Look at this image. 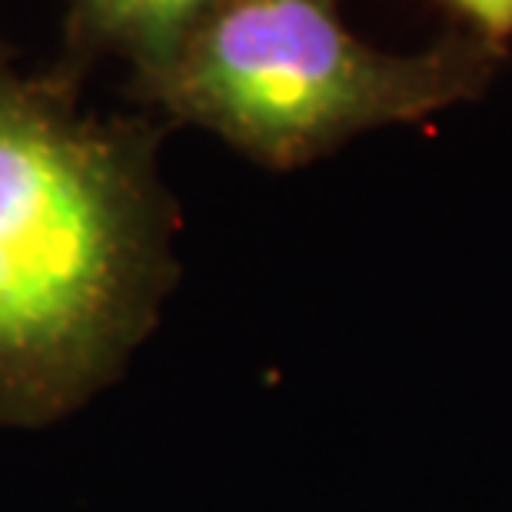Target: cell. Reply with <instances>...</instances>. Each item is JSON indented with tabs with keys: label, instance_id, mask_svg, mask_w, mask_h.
<instances>
[{
	"label": "cell",
	"instance_id": "cell-2",
	"mask_svg": "<svg viewBox=\"0 0 512 512\" xmlns=\"http://www.w3.org/2000/svg\"><path fill=\"white\" fill-rule=\"evenodd\" d=\"M423 60L366 47L333 0H223L133 97L217 133L266 167H300L336 143L436 100Z\"/></svg>",
	"mask_w": 512,
	"mask_h": 512
},
{
	"label": "cell",
	"instance_id": "cell-4",
	"mask_svg": "<svg viewBox=\"0 0 512 512\" xmlns=\"http://www.w3.org/2000/svg\"><path fill=\"white\" fill-rule=\"evenodd\" d=\"M456 4L496 34L512 30V0H456Z\"/></svg>",
	"mask_w": 512,
	"mask_h": 512
},
{
	"label": "cell",
	"instance_id": "cell-1",
	"mask_svg": "<svg viewBox=\"0 0 512 512\" xmlns=\"http://www.w3.org/2000/svg\"><path fill=\"white\" fill-rule=\"evenodd\" d=\"M163 127L97 114L80 80L0 44V426L47 429L107 393L180 283Z\"/></svg>",
	"mask_w": 512,
	"mask_h": 512
},
{
	"label": "cell",
	"instance_id": "cell-3",
	"mask_svg": "<svg viewBox=\"0 0 512 512\" xmlns=\"http://www.w3.org/2000/svg\"><path fill=\"white\" fill-rule=\"evenodd\" d=\"M217 4L223 0H67L57 67L80 80L100 60H120L137 84L157 74Z\"/></svg>",
	"mask_w": 512,
	"mask_h": 512
}]
</instances>
